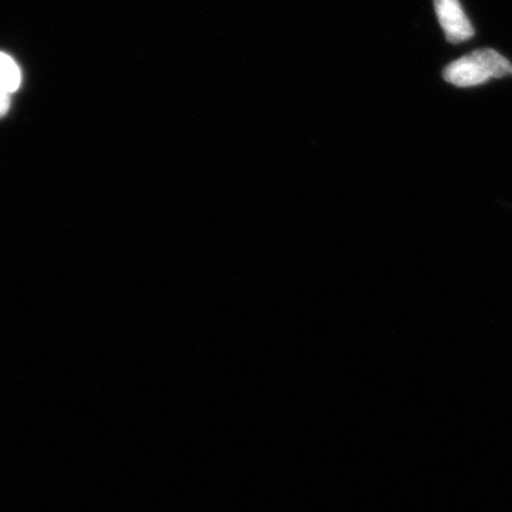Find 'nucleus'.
Wrapping results in <instances>:
<instances>
[{
	"mask_svg": "<svg viewBox=\"0 0 512 512\" xmlns=\"http://www.w3.org/2000/svg\"><path fill=\"white\" fill-rule=\"evenodd\" d=\"M433 8L447 43L460 46L476 37V26L461 0H433Z\"/></svg>",
	"mask_w": 512,
	"mask_h": 512,
	"instance_id": "obj_2",
	"label": "nucleus"
},
{
	"mask_svg": "<svg viewBox=\"0 0 512 512\" xmlns=\"http://www.w3.org/2000/svg\"><path fill=\"white\" fill-rule=\"evenodd\" d=\"M444 83L457 90H474L512 79V62L493 47H480L451 60L441 70Z\"/></svg>",
	"mask_w": 512,
	"mask_h": 512,
	"instance_id": "obj_1",
	"label": "nucleus"
},
{
	"mask_svg": "<svg viewBox=\"0 0 512 512\" xmlns=\"http://www.w3.org/2000/svg\"><path fill=\"white\" fill-rule=\"evenodd\" d=\"M22 83V73L12 57L0 52V90L13 93Z\"/></svg>",
	"mask_w": 512,
	"mask_h": 512,
	"instance_id": "obj_3",
	"label": "nucleus"
},
{
	"mask_svg": "<svg viewBox=\"0 0 512 512\" xmlns=\"http://www.w3.org/2000/svg\"><path fill=\"white\" fill-rule=\"evenodd\" d=\"M10 107L9 93L0 90V116H5L8 113Z\"/></svg>",
	"mask_w": 512,
	"mask_h": 512,
	"instance_id": "obj_4",
	"label": "nucleus"
}]
</instances>
